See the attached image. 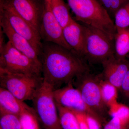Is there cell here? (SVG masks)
I'll use <instances>...</instances> for the list:
<instances>
[{
    "mask_svg": "<svg viewBox=\"0 0 129 129\" xmlns=\"http://www.w3.org/2000/svg\"><path fill=\"white\" fill-rule=\"evenodd\" d=\"M100 86L103 100L109 108L113 104L118 102V90L115 86L103 79L102 74Z\"/></svg>",
    "mask_w": 129,
    "mask_h": 129,
    "instance_id": "cell-18",
    "label": "cell"
},
{
    "mask_svg": "<svg viewBox=\"0 0 129 129\" xmlns=\"http://www.w3.org/2000/svg\"><path fill=\"white\" fill-rule=\"evenodd\" d=\"M31 108L9 91L0 88V114H11L19 116L24 111Z\"/></svg>",
    "mask_w": 129,
    "mask_h": 129,
    "instance_id": "cell-15",
    "label": "cell"
},
{
    "mask_svg": "<svg viewBox=\"0 0 129 129\" xmlns=\"http://www.w3.org/2000/svg\"><path fill=\"white\" fill-rule=\"evenodd\" d=\"M44 81L42 76L13 73L0 70L1 87L23 102L32 100Z\"/></svg>",
    "mask_w": 129,
    "mask_h": 129,
    "instance_id": "cell-4",
    "label": "cell"
},
{
    "mask_svg": "<svg viewBox=\"0 0 129 129\" xmlns=\"http://www.w3.org/2000/svg\"><path fill=\"white\" fill-rule=\"evenodd\" d=\"M124 96L128 99V100L129 101V90Z\"/></svg>",
    "mask_w": 129,
    "mask_h": 129,
    "instance_id": "cell-29",
    "label": "cell"
},
{
    "mask_svg": "<svg viewBox=\"0 0 129 129\" xmlns=\"http://www.w3.org/2000/svg\"><path fill=\"white\" fill-rule=\"evenodd\" d=\"M86 121L89 129H101L103 122L99 118L86 114Z\"/></svg>",
    "mask_w": 129,
    "mask_h": 129,
    "instance_id": "cell-26",
    "label": "cell"
},
{
    "mask_svg": "<svg viewBox=\"0 0 129 129\" xmlns=\"http://www.w3.org/2000/svg\"><path fill=\"white\" fill-rule=\"evenodd\" d=\"M126 129H129V124L128 125H127V128H126Z\"/></svg>",
    "mask_w": 129,
    "mask_h": 129,
    "instance_id": "cell-30",
    "label": "cell"
},
{
    "mask_svg": "<svg viewBox=\"0 0 129 129\" xmlns=\"http://www.w3.org/2000/svg\"><path fill=\"white\" fill-rule=\"evenodd\" d=\"M40 59L44 81L53 90L89 72L86 61L74 51L51 42L42 41Z\"/></svg>",
    "mask_w": 129,
    "mask_h": 129,
    "instance_id": "cell-1",
    "label": "cell"
},
{
    "mask_svg": "<svg viewBox=\"0 0 129 129\" xmlns=\"http://www.w3.org/2000/svg\"><path fill=\"white\" fill-rule=\"evenodd\" d=\"M0 70L13 73L42 76L41 64L18 50L9 41L0 48Z\"/></svg>",
    "mask_w": 129,
    "mask_h": 129,
    "instance_id": "cell-6",
    "label": "cell"
},
{
    "mask_svg": "<svg viewBox=\"0 0 129 129\" xmlns=\"http://www.w3.org/2000/svg\"><path fill=\"white\" fill-rule=\"evenodd\" d=\"M56 104L62 129H81L78 118L73 111Z\"/></svg>",
    "mask_w": 129,
    "mask_h": 129,
    "instance_id": "cell-19",
    "label": "cell"
},
{
    "mask_svg": "<svg viewBox=\"0 0 129 129\" xmlns=\"http://www.w3.org/2000/svg\"><path fill=\"white\" fill-rule=\"evenodd\" d=\"M19 117L22 129H40L39 120L34 108L24 111Z\"/></svg>",
    "mask_w": 129,
    "mask_h": 129,
    "instance_id": "cell-20",
    "label": "cell"
},
{
    "mask_svg": "<svg viewBox=\"0 0 129 129\" xmlns=\"http://www.w3.org/2000/svg\"><path fill=\"white\" fill-rule=\"evenodd\" d=\"M0 16L6 20L16 33L30 42L40 57L42 42L39 34L16 11L11 0H0Z\"/></svg>",
    "mask_w": 129,
    "mask_h": 129,
    "instance_id": "cell-8",
    "label": "cell"
},
{
    "mask_svg": "<svg viewBox=\"0 0 129 129\" xmlns=\"http://www.w3.org/2000/svg\"><path fill=\"white\" fill-rule=\"evenodd\" d=\"M82 24L85 31L84 58L86 61L102 64L115 55L114 41L99 29Z\"/></svg>",
    "mask_w": 129,
    "mask_h": 129,
    "instance_id": "cell-3",
    "label": "cell"
},
{
    "mask_svg": "<svg viewBox=\"0 0 129 129\" xmlns=\"http://www.w3.org/2000/svg\"><path fill=\"white\" fill-rule=\"evenodd\" d=\"M78 118L81 129H89L86 119V114L83 113L73 112Z\"/></svg>",
    "mask_w": 129,
    "mask_h": 129,
    "instance_id": "cell-27",
    "label": "cell"
},
{
    "mask_svg": "<svg viewBox=\"0 0 129 129\" xmlns=\"http://www.w3.org/2000/svg\"><path fill=\"white\" fill-rule=\"evenodd\" d=\"M114 19L116 29L129 28V2L116 12Z\"/></svg>",
    "mask_w": 129,
    "mask_h": 129,
    "instance_id": "cell-21",
    "label": "cell"
},
{
    "mask_svg": "<svg viewBox=\"0 0 129 129\" xmlns=\"http://www.w3.org/2000/svg\"><path fill=\"white\" fill-rule=\"evenodd\" d=\"M129 90V70L123 80L119 91L124 95Z\"/></svg>",
    "mask_w": 129,
    "mask_h": 129,
    "instance_id": "cell-28",
    "label": "cell"
},
{
    "mask_svg": "<svg viewBox=\"0 0 129 129\" xmlns=\"http://www.w3.org/2000/svg\"><path fill=\"white\" fill-rule=\"evenodd\" d=\"M0 129H22L19 117L11 114H0Z\"/></svg>",
    "mask_w": 129,
    "mask_h": 129,
    "instance_id": "cell-23",
    "label": "cell"
},
{
    "mask_svg": "<svg viewBox=\"0 0 129 129\" xmlns=\"http://www.w3.org/2000/svg\"><path fill=\"white\" fill-rule=\"evenodd\" d=\"M50 3L53 15L63 28L73 19L70 14V8L64 0H50Z\"/></svg>",
    "mask_w": 129,
    "mask_h": 129,
    "instance_id": "cell-16",
    "label": "cell"
},
{
    "mask_svg": "<svg viewBox=\"0 0 129 129\" xmlns=\"http://www.w3.org/2000/svg\"><path fill=\"white\" fill-rule=\"evenodd\" d=\"M101 73L94 75L86 72L76 76L72 81L74 86L79 90L87 106L105 120L108 108L103 100L100 81Z\"/></svg>",
    "mask_w": 129,
    "mask_h": 129,
    "instance_id": "cell-5",
    "label": "cell"
},
{
    "mask_svg": "<svg viewBox=\"0 0 129 129\" xmlns=\"http://www.w3.org/2000/svg\"><path fill=\"white\" fill-rule=\"evenodd\" d=\"M103 78L116 86L119 91L123 80L129 70V61L126 58L119 59L115 55L102 63Z\"/></svg>",
    "mask_w": 129,
    "mask_h": 129,
    "instance_id": "cell-12",
    "label": "cell"
},
{
    "mask_svg": "<svg viewBox=\"0 0 129 129\" xmlns=\"http://www.w3.org/2000/svg\"><path fill=\"white\" fill-rule=\"evenodd\" d=\"M63 37L67 44L83 58L84 55L85 31L83 24L74 19L63 28Z\"/></svg>",
    "mask_w": 129,
    "mask_h": 129,
    "instance_id": "cell-14",
    "label": "cell"
},
{
    "mask_svg": "<svg viewBox=\"0 0 129 129\" xmlns=\"http://www.w3.org/2000/svg\"><path fill=\"white\" fill-rule=\"evenodd\" d=\"M53 93L56 104L73 112L94 116L104 122V119L85 104L80 92L74 86L73 81L62 88L53 90Z\"/></svg>",
    "mask_w": 129,
    "mask_h": 129,
    "instance_id": "cell-9",
    "label": "cell"
},
{
    "mask_svg": "<svg viewBox=\"0 0 129 129\" xmlns=\"http://www.w3.org/2000/svg\"><path fill=\"white\" fill-rule=\"evenodd\" d=\"M0 25L8 41L14 47L35 61L41 64L40 55L30 42L18 34L11 27L5 19L0 16Z\"/></svg>",
    "mask_w": 129,
    "mask_h": 129,
    "instance_id": "cell-13",
    "label": "cell"
},
{
    "mask_svg": "<svg viewBox=\"0 0 129 129\" xmlns=\"http://www.w3.org/2000/svg\"><path fill=\"white\" fill-rule=\"evenodd\" d=\"M75 20L99 29L114 41L117 30L114 21L100 0H66Z\"/></svg>",
    "mask_w": 129,
    "mask_h": 129,
    "instance_id": "cell-2",
    "label": "cell"
},
{
    "mask_svg": "<svg viewBox=\"0 0 129 129\" xmlns=\"http://www.w3.org/2000/svg\"><path fill=\"white\" fill-rule=\"evenodd\" d=\"M14 9L39 34L44 0H11Z\"/></svg>",
    "mask_w": 129,
    "mask_h": 129,
    "instance_id": "cell-11",
    "label": "cell"
},
{
    "mask_svg": "<svg viewBox=\"0 0 129 129\" xmlns=\"http://www.w3.org/2000/svg\"><path fill=\"white\" fill-rule=\"evenodd\" d=\"M104 7L113 20L116 12L126 5L129 0H100ZM114 21V20H113Z\"/></svg>",
    "mask_w": 129,
    "mask_h": 129,
    "instance_id": "cell-24",
    "label": "cell"
},
{
    "mask_svg": "<svg viewBox=\"0 0 129 129\" xmlns=\"http://www.w3.org/2000/svg\"><path fill=\"white\" fill-rule=\"evenodd\" d=\"M128 124L118 118L112 117L111 120L105 123L104 129H126Z\"/></svg>",
    "mask_w": 129,
    "mask_h": 129,
    "instance_id": "cell-25",
    "label": "cell"
},
{
    "mask_svg": "<svg viewBox=\"0 0 129 129\" xmlns=\"http://www.w3.org/2000/svg\"><path fill=\"white\" fill-rule=\"evenodd\" d=\"M39 32L42 41L54 43L72 50L64 40L62 27L52 11L50 0H44Z\"/></svg>",
    "mask_w": 129,
    "mask_h": 129,
    "instance_id": "cell-10",
    "label": "cell"
},
{
    "mask_svg": "<svg viewBox=\"0 0 129 129\" xmlns=\"http://www.w3.org/2000/svg\"><path fill=\"white\" fill-rule=\"evenodd\" d=\"M108 114L112 117L119 119L125 123H129V107L117 102L108 108Z\"/></svg>",
    "mask_w": 129,
    "mask_h": 129,
    "instance_id": "cell-22",
    "label": "cell"
},
{
    "mask_svg": "<svg viewBox=\"0 0 129 129\" xmlns=\"http://www.w3.org/2000/svg\"><path fill=\"white\" fill-rule=\"evenodd\" d=\"M53 90L44 81L32 100L34 109L44 129H62Z\"/></svg>",
    "mask_w": 129,
    "mask_h": 129,
    "instance_id": "cell-7",
    "label": "cell"
},
{
    "mask_svg": "<svg viewBox=\"0 0 129 129\" xmlns=\"http://www.w3.org/2000/svg\"><path fill=\"white\" fill-rule=\"evenodd\" d=\"M116 30L114 39L115 56L119 59H125L129 53V28Z\"/></svg>",
    "mask_w": 129,
    "mask_h": 129,
    "instance_id": "cell-17",
    "label": "cell"
}]
</instances>
